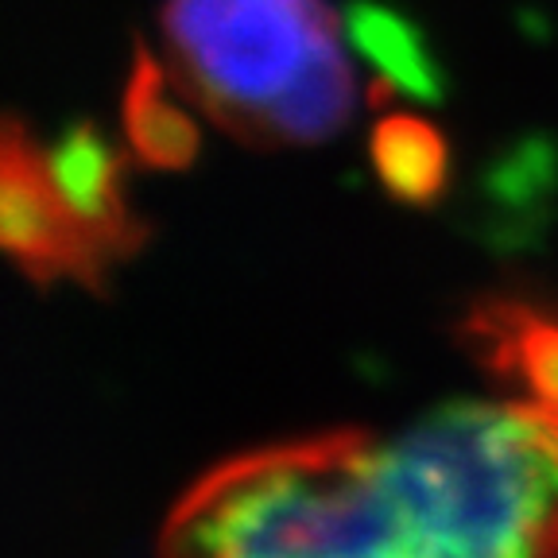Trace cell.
I'll list each match as a JSON object with an SVG mask.
<instances>
[{
	"instance_id": "4",
	"label": "cell",
	"mask_w": 558,
	"mask_h": 558,
	"mask_svg": "<svg viewBox=\"0 0 558 558\" xmlns=\"http://www.w3.org/2000/svg\"><path fill=\"white\" fill-rule=\"evenodd\" d=\"M458 341L508 400L558 411V299L493 291L465 306Z\"/></svg>"
},
{
	"instance_id": "5",
	"label": "cell",
	"mask_w": 558,
	"mask_h": 558,
	"mask_svg": "<svg viewBox=\"0 0 558 558\" xmlns=\"http://www.w3.org/2000/svg\"><path fill=\"white\" fill-rule=\"evenodd\" d=\"M186 101L191 97L179 89L174 74H167V66L148 47L136 44L121 97L124 148L132 151V159L159 171H183L194 163L202 136Z\"/></svg>"
},
{
	"instance_id": "3",
	"label": "cell",
	"mask_w": 558,
	"mask_h": 558,
	"mask_svg": "<svg viewBox=\"0 0 558 558\" xmlns=\"http://www.w3.org/2000/svg\"><path fill=\"white\" fill-rule=\"evenodd\" d=\"M148 221H117L89 209L70 186L59 148L0 113V256L39 288L78 283L101 295L117 264L140 253Z\"/></svg>"
},
{
	"instance_id": "2",
	"label": "cell",
	"mask_w": 558,
	"mask_h": 558,
	"mask_svg": "<svg viewBox=\"0 0 558 558\" xmlns=\"http://www.w3.org/2000/svg\"><path fill=\"white\" fill-rule=\"evenodd\" d=\"M171 74L253 148H311L357 113V70L330 0H163Z\"/></svg>"
},
{
	"instance_id": "1",
	"label": "cell",
	"mask_w": 558,
	"mask_h": 558,
	"mask_svg": "<svg viewBox=\"0 0 558 558\" xmlns=\"http://www.w3.org/2000/svg\"><path fill=\"white\" fill-rule=\"evenodd\" d=\"M156 558H558V411L446 400L206 470Z\"/></svg>"
},
{
	"instance_id": "7",
	"label": "cell",
	"mask_w": 558,
	"mask_h": 558,
	"mask_svg": "<svg viewBox=\"0 0 558 558\" xmlns=\"http://www.w3.org/2000/svg\"><path fill=\"white\" fill-rule=\"evenodd\" d=\"M373 171L392 198L408 206H430L450 183V144L442 129L415 113H384L368 136Z\"/></svg>"
},
{
	"instance_id": "6",
	"label": "cell",
	"mask_w": 558,
	"mask_h": 558,
	"mask_svg": "<svg viewBox=\"0 0 558 558\" xmlns=\"http://www.w3.org/2000/svg\"><path fill=\"white\" fill-rule=\"evenodd\" d=\"M345 27L357 54L376 70L380 101L388 89L400 97H423V101H435L442 94V70L435 62V51L408 12L380 0H353L345 12Z\"/></svg>"
}]
</instances>
